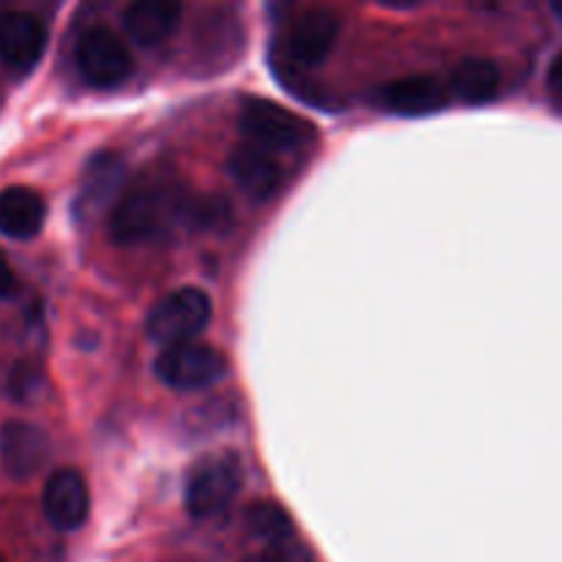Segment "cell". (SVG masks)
<instances>
[{
    "mask_svg": "<svg viewBox=\"0 0 562 562\" xmlns=\"http://www.w3.org/2000/svg\"><path fill=\"white\" fill-rule=\"evenodd\" d=\"M212 322V300L206 291L192 289H176L165 300H159L151 307L146 318V335L154 344L176 346L195 340L203 329Z\"/></svg>",
    "mask_w": 562,
    "mask_h": 562,
    "instance_id": "cell-4",
    "label": "cell"
},
{
    "mask_svg": "<svg viewBox=\"0 0 562 562\" xmlns=\"http://www.w3.org/2000/svg\"><path fill=\"white\" fill-rule=\"evenodd\" d=\"M382 104L398 115H431L448 108L450 93L439 77L409 75L382 88Z\"/></svg>",
    "mask_w": 562,
    "mask_h": 562,
    "instance_id": "cell-12",
    "label": "cell"
},
{
    "mask_svg": "<svg viewBox=\"0 0 562 562\" xmlns=\"http://www.w3.org/2000/svg\"><path fill=\"white\" fill-rule=\"evenodd\" d=\"M80 75L97 88H115L132 75L130 47L110 27H88L75 47Z\"/></svg>",
    "mask_w": 562,
    "mask_h": 562,
    "instance_id": "cell-6",
    "label": "cell"
},
{
    "mask_svg": "<svg viewBox=\"0 0 562 562\" xmlns=\"http://www.w3.org/2000/svg\"><path fill=\"white\" fill-rule=\"evenodd\" d=\"M16 291V278L11 272V263L5 261V256L0 252V300H9Z\"/></svg>",
    "mask_w": 562,
    "mask_h": 562,
    "instance_id": "cell-19",
    "label": "cell"
},
{
    "mask_svg": "<svg viewBox=\"0 0 562 562\" xmlns=\"http://www.w3.org/2000/svg\"><path fill=\"white\" fill-rule=\"evenodd\" d=\"M47 203L31 187H9L0 192V234L27 241L44 228Z\"/></svg>",
    "mask_w": 562,
    "mask_h": 562,
    "instance_id": "cell-14",
    "label": "cell"
},
{
    "mask_svg": "<svg viewBox=\"0 0 562 562\" xmlns=\"http://www.w3.org/2000/svg\"><path fill=\"white\" fill-rule=\"evenodd\" d=\"M0 459L14 481H27L36 475L49 459L47 434L31 423L11 420L0 428Z\"/></svg>",
    "mask_w": 562,
    "mask_h": 562,
    "instance_id": "cell-10",
    "label": "cell"
},
{
    "mask_svg": "<svg viewBox=\"0 0 562 562\" xmlns=\"http://www.w3.org/2000/svg\"><path fill=\"white\" fill-rule=\"evenodd\" d=\"M0 562H3V558H0Z\"/></svg>",
    "mask_w": 562,
    "mask_h": 562,
    "instance_id": "cell-23",
    "label": "cell"
},
{
    "mask_svg": "<svg viewBox=\"0 0 562 562\" xmlns=\"http://www.w3.org/2000/svg\"><path fill=\"white\" fill-rule=\"evenodd\" d=\"M241 562H280L278 558H272V554H256V558H247Z\"/></svg>",
    "mask_w": 562,
    "mask_h": 562,
    "instance_id": "cell-21",
    "label": "cell"
},
{
    "mask_svg": "<svg viewBox=\"0 0 562 562\" xmlns=\"http://www.w3.org/2000/svg\"><path fill=\"white\" fill-rule=\"evenodd\" d=\"M42 508L49 525L55 530L71 532L86 525L88 510H91V497H88L86 477L77 470L66 467L49 475L42 492Z\"/></svg>",
    "mask_w": 562,
    "mask_h": 562,
    "instance_id": "cell-9",
    "label": "cell"
},
{
    "mask_svg": "<svg viewBox=\"0 0 562 562\" xmlns=\"http://www.w3.org/2000/svg\"><path fill=\"white\" fill-rule=\"evenodd\" d=\"M47 49V27L31 11H0V60L11 71H31Z\"/></svg>",
    "mask_w": 562,
    "mask_h": 562,
    "instance_id": "cell-8",
    "label": "cell"
},
{
    "mask_svg": "<svg viewBox=\"0 0 562 562\" xmlns=\"http://www.w3.org/2000/svg\"><path fill=\"white\" fill-rule=\"evenodd\" d=\"M340 36V16L329 9H305L291 20L283 47L294 64L316 66L333 53Z\"/></svg>",
    "mask_w": 562,
    "mask_h": 562,
    "instance_id": "cell-7",
    "label": "cell"
},
{
    "mask_svg": "<svg viewBox=\"0 0 562 562\" xmlns=\"http://www.w3.org/2000/svg\"><path fill=\"white\" fill-rule=\"evenodd\" d=\"M247 527H250L252 536L263 538V541H283L285 536H291L289 514L274 503L252 505L247 510Z\"/></svg>",
    "mask_w": 562,
    "mask_h": 562,
    "instance_id": "cell-17",
    "label": "cell"
},
{
    "mask_svg": "<svg viewBox=\"0 0 562 562\" xmlns=\"http://www.w3.org/2000/svg\"><path fill=\"white\" fill-rule=\"evenodd\" d=\"M499 66L488 58H464L450 71L448 93L464 104H486L499 93Z\"/></svg>",
    "mask_w": 562,
    "mask_h": 562,
    "instance_id": "cell-16",
    "label": "cell"
},
{
    "mask_svg": "<svg viewBox=\"0 0 562 562\" xmlns=\"http://www.w3.org/2000/svg\"><path fill=\"white\" fill-rule=\"evenodd\" d=\"M241 488L239 459L231 453H214L198 461L187 475L184 505L195 519H212L223 514Z\"/></svg>",
    "mask_w": 562,
    "mask_h": 562,
    "instance_id": "cell-5",
    "label": "cell"
},
{
    "mask_svg": "<svg viewBox=\"0 0 562 562\" xmlns=\"http://www.w3.org/2000/svg\"><path fill=\"white\" fill-rule=\"evenodd\" d=\"M228 173L252 201H269L283 187V168L274 151L252 146L247 140L231 151Z\"/></svg>",
    "mask_w": 562,
    "mask_h": 562,
    "instance_id": "cell-11",
    "label": "cell"
},
{
    "mask_svg": "<svg viewBox=\"0 0 562 562\" xmlns=\"http://www.w3.org/2000/svg\"><path fill=\"white\" fill-rule=\"evenodd\" d=\"M552 11L558 14V20L562 22V0H558V3H552Z\"/></svg>",
    "mask_w": 562,
    "mask_h": 562,
    "instance_id": "cell-22",
    "label": "cell"
},
{
    "mask_svg": "<svg viewBox=\"0 0 562 562\" xmlns=\"http://www.w3.org/2000/svg\"><path fill=\"white\" fill-rule=\"evenodd\" d=\"M549 86L562 93V53L554 55L552 66H549Z\"/></svg>",
    "mask_w": 562,
    "mask_h": 562,
    "instance_id": "cell-20",
    "label": "cell"
},
{
    "mask_svg": "<svg viewBox=\"0 0 562 562\" xmlns=\"http://www.w3.org/2000/svg\"><path fill=\"white\" fill-rule=\"evenodd\" d=\"M126 184V168L121 162L119 154L113 151H99L91 162L86 165L82 173L80 195H77V206L86 217L102 212L108 203L119 201Z\"/></svg>",
    "mask_w": 562,
    "mask_h": 562,
    "instance_id": "cell-13",
    "label": "cell"
},
{
    "mask_svg": "<svg viewBox=\"0 0 562 562\" xmlns=\"http://www.w3.org/2000/svg\"><path fill=\"white\" fill-rule=\"evenodd\" d=\"M181 20V5L173 0H135L124 9V27L140 47H157Z\"/></svg>",
    "mask_w": 562,
    "mask_h": 562,
    "instance_id": "cell-15",
    "label": "cell"
},
{
    "mask_svg": "<svg viewBox=\"0 0 562 562\" xmlns=\"http://www.w3.org/2000/svg\"><path fill=\"white\" fill-rule=\"evenodd\" d=\"M239 126L247 143L267 148V151L302 148L316 140V126L311 121L283 104L269 102V99H247L241 104Z\"/></svg>",
    "mask_w": 562,
    "mask_h": 562,
    "instance_id": "cell-2",
    "label": "cell"
},
{
    "mask_svg": "<svg viewBox=\"0 0 562 562\" xmlns=\"http://www.w3.org/2000/svg\"><path fill=\"white\" fill-rule=\"evenodd\" d=\"M154 373L162 384L179 393H192L217 384L228 373V357L209 344L187 340V344L165 346L154 360Z\"/></svg>",
    "mask_w": 562,
    "mask_h": 562,
    "instance_id": "cell-3",
    "label": "cell"
},
{
    "mask_svg": "<svg viewBox=\"0 0 562 562\" xmlns=\"http://www.w3.org/2000/svg\"><path fill=\"white\" fill-rule=\"evenodd\" d=\"M187 220H192V198L184 187L165 176H137L110 212V236L119 245H143Z\"/></svg>",
    "mask_w": 562,
    "mask_h": 562,
    "instance_id": "cell-1",
    "label": "cell"
},
{
    "mask_svg": "<svg viewBox=\"0 0 562 562\" xmlns=\"http://www.w3.org/2000/svg\"><path fill=\"white\" fill-rule=\"evenodd\" d=\"M36 382H38V373L33 371V368L16 366L14 371H11V379H9V393L14 395V398H25L27 393H33V390H36Z\"/></svg>",
    "mask_w": 562,
    "mask_h": 562,
    "instance_id": "cell-18",
    "label": "cell"
}]
</instances>
